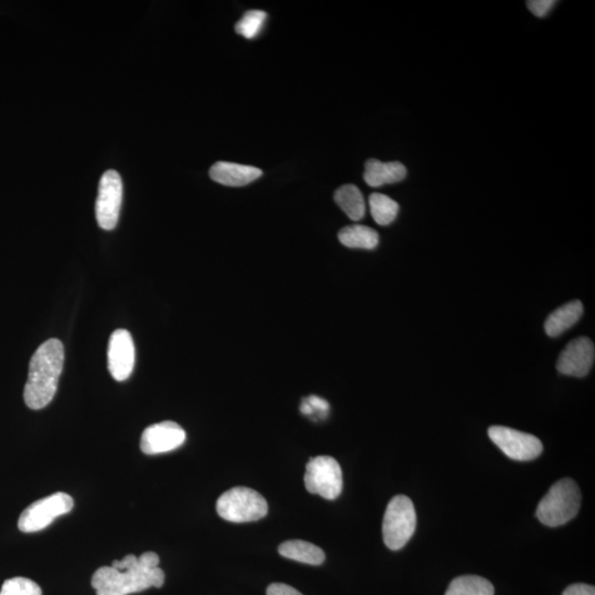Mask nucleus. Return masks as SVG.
I'll return each instance as SVG.
<instances>
[{"mask_svg":"<svg viewBox=\"0 0 595 595\" xmlns=\"http://www.w3.org/2000/svg\"><path fill=\"white\" fill-rule=\"evenodd\" d=\"M135 366V345L127 330L114 332L108 344V370L114 380L129 379Z\"/></svg>","mask_w":595,"mask_h":595,"instance_id":"nucleus-11","label":"nucleus"},{"mask_svg":"<svg viewBox=\"0 0 595 595\" xmlns=\"http://www.w3.org/2000/svg\"><path fill=\"white\" fill-rule=\"evenodd\" d=\"M261 176V169L233 162H216L210 169L212 180L227 187H244Z\"/></svg>","mask_w":595,"mask_h":595,"instance_id":"nucleus-13","label":"nucleus"},{"mask_svg":"<svg viewBox=\"0 0 595 595\" xmlns=\"http://www.w3.org/2000/svg\"><path fill=\"white\" fill-rule=\"evenodd\" d=\"M305 400L312 407V408H314L315 411L319 410L322 411V413H327V410L330 408L329 403L317 396H309Z\"/></svg>","mask_w":595,"mask_h":595,"instance_id":"nucleus-26","label":"nucleus"},{"mask_svg":"<svg viewBox=\"0 0 595 595\" xmlns=\"http://www.w3.org/2000/svg\"><path fill=\"white\" fill-rule=\"evenodd\" d=\"M489 436L512 460L532 461L543 453L544 446L537 436L508 426H490Z\"/></svg>","mask_w":595,"mask_h":595,"instance_id":"nucleus-8","label":"nucleus"},{"mask_svg":"<svg viewBox=\"0 0 595 595\" xmlns=\"http://www.w3.org/2000/svg\"><path fill=\"white\" fill-rule=\"evenodd\" d=\"M339 240L346 247L371 251L379 245L380 236L373 228L355 224L342 228Z\"/></svg>","mask_w":595,"mask_h":595,"instance_id":"nucleus-18","label":"nucleus"},{"mask_svg":"<svg viewBox=\"0 0 595 595\" xmlns=\"http://www.w3.org/2000/svg\"><path fill=\"white\" fill-rule=\"evenodd\" d=\"M563 595H595L593 585L575 583L564 590Z\"/></svg>","mask_w":595,"mask_h":595,"instance_id":"nucleus-24","label":"nucleus"},{"mask_svg":"<svg viewBox=\"0 0 595 595\" xmlns=\"http://www.w3.org/2000/svg\"><path fill=\"white\" fill-rule=\"evenodd\" d=\"M0 595H42V591L32 580L17 577L4 582Z\"/></svg>","mask_w":595,"mask_h":595,"instance_id":"nucleus-22","label":"nucleus"},{"mask_svg":"<svg viewBox=\"0 0 595 595\" xmlns=\"http://www.w3.org/2000/svg\"><path fill=\"white\" fill-rule=\"evenodd\" d=\"M414 503L405 495H397L387 506L383 522L384 543L390 550L404 548L416 532Z\"/></svg>","mask_w":595,"mask_h":595,"instance_id":"nucleus-5","label":"nucleus"},{"mask_svg":"<svg viewBox=\"0 0 595 595\" xmlns=\"http://www.w3.org/2000/svg\"><path fill=\"white\" fill-rule=\"evenodd\" d=\"M493 584L479 575H462L450 583L445 595H494Z\"/></svg>","mask_w":595,"mask_h":595,"instance_id":"nucleus-19","label":"nucleus"},{"mask_svg":"<svg viewBox=\"0 0 595 595\" xmlns=\"http://www.w3.org/2000/svg\"><path fill=\"white\" fill-rule=\"evenodd\" d=\"M158 554L145 553L141 557L128 554L113 562L111 567H102L93 574L92 587L96 595H129L149 588H161L165 572L159 568Z\"/></svg>","mask_w":595,"mask_h":595,"instance_id":"nucleus-1","label":"nucleus"},{"mask_svg":"<svg viewBox=\"0 0 595 595\" xmlns=\"http://www.w3.org/2000/svg\"><path fill=\"white\" fill-rule=\"evenodd\" d=\"M267 595H302L298 590L284 583H272L267 589Z\"/></svg>","mask_w":595,"mask_h":595,"instance_id":"nucleus-25","label":"nucleus"},{"mask_svg":"<svg viewBox=\"0 0 595 595\" xmlns=\"http://www.w3.org/2000/svg\"><path fill=\"white\" fill-rule=\"evenodd\" d=\"M406 176L407 169L398 161L381 162L377 159H370L365 163L364 180L370 187L391 185L403 181Z\"/></svg>","mask_w":595,"mask_h":595,"instance_id":"nucleus-14","label":"nucleus"},{"mask_svg":"<svg viewBox=\"0 0 595 595\" xmlns=\"http://www.w3.org/2000/svg\"><path fill=\"white\" fill-rule=\"evenodd\" d=\"M300 410L301 413L305 415H311L315 413L314 408H312V407L307 404L306 400H304V403L301 404Z\"/></svg>","mask_w":595,"mask_h":595,"instance_id":"nucleus-27","label":"nucleus"},{"mask_svg":"<svg viewBox=\"0 0 595 595\" xmlns=\"http://www.w3.org/2000/svg\"><path fill=\"white\" fill-rule=\"evenodd\" d=\"M595 347L589 337H578L565 346L559 356L557 370L567 376L584 377L594 364Z\"/></svg>","mask_w":595,"mask_h":595,"instance_id":"nucleus-12","label":"nucleus"},{"mask_svg":"<svg viewBox=\"0 0 595 595\" xmlns=\"http://www.w3.org/2000/svg\"><path fill=\"white\" fill-rule=\"evenodd\" d=\"M64 364V346L58 339H50L38 347L30 360L29 374L23 390L24 403L39 410L51 403L56 396Z\"/></svg>","mask_w":595,"mask_h":595,"instance_id":"nucleus-2","label":"nucleus"},{"mask_svg":"<svg viewBox=\"0 0 595 595\" xmlns=\"http://www.w3.org/2000/svg\"><path fill=\"white\" fill-rule=\"evenodd\" d=\"M216 512L227 522H256L267 515L268 504L264 496L256 490L237 486L220 496L216 503Z\"/></svg>","mask_w":595,"mask_h":595,"instance_id":"nucleus-4","label":"nucleus"},{"mask_svg":"<svg viewBox=\"0 0 595 595\" xmlns=\"http://www.w3.org/2000/svg\"><path fill=\"white\" fill-rule=\"evenodd\" d=\"M278 552L287 559L311 565H320L325 563V554L317 545L305 540H289L282 543Z\"/></svg>","mask_w":595,"mask_h":595,"instance_id":"nucleus-16","label":"nucleus"},{"mask_svg":"<svg viewBox=\"0 0 595 595\" xmlns=\"http://www.w3.org/2000/svg\"><path fill=\"white\" fill-rule=\"evenodd\" d=\"M74 500L67 493H54L37 500L23 510L18 520V528L23 533H37L60 516L71 512Z\"/></svg>","mask_w":595,"mask_h":595,"instance_id":"nucleus-7","label":"nucleus"},{"mask_svg":"<svg viewBox=\"0 0 595 595\" xmlns=\"http://www.w3.org/2000/svg\"><path fill=\"white\" fill-rule=\"evenodd\" d=\"M122 201V178L115 170H108L104 173L98 187L96 213L99 227L105 231H111L116 227Z\"/></svg>","mask_w":595,"mask_h":595,"instance_id":"nucleus-9","label":"nucleus"},{"mask_svg":"<svg viewBox=\"0 0 595 595\" xmlns=\"http://www.w3.org/2000/svg\"><path fill=\"white\" fill-rule=\"evenodd\" d=\"M266 18L267 14L265 12H261V10H250L235 24L236 32L248 40L254 39L261 32Z\"/></svg>","mask_w":595,"mask_h":595,"instance_id":"nucleus-21","label":"nucleus"},{"mask_svg":"<svg viewBox=\"0 0 595 595\" xmlns=\"http://www.w3.org/2000/svg\"><path fill=\"white\" fill-rule=\"evenodd\" d=\"M583 305L581 301L574 300L558 307L545 322V331L550 337L562 335L563 332L572 327L581 319Z\"/></svg>","mask_w":595,"mask_h":595,"instance_id":"nucleus-15","label":"nucleus"},{"mask_svg":"<svg viewBox=\"0 0 595 595\" xmlns=\"http://www.w3.org/2000/svg\"><path fill=\"white\" fill-rule=\"evenodd\" d=\"M369 202L371 216L379 225H389L398 215V203L389 197L381 195V193H373L371 195Z\"/></svg>","mask_w":595,"mask_h":595,"instance_id":"nucleus-20","label":"nucleus"},{"mask_svg":"<svg viewBox=\"0 0 595 595\" xmlns=\"http://www.w3.org/2000/svg\"><path fill=\"white\" fill-rule=\"evenodd\" d=\"M334 200L352 221H360L364 217L366 205L360 188L354 185H345L337 188Z\"/></svg>","mask_w":595,"mask_h":595,"instance_id":"nucleus-17","label":"nucleus"},{"mask_svg":"<svg viewBox=\"0 0 595 595\" xmlns=\"http://www.w3.org/2000/svg\"><path fill=\"white\" fill-rule=\"evenodd\" d=\"M554 5V0H530V2H527L530 12L539 18L547 16Z\"/></svg>","mask_w":595,"mask_h":595,"instance_id":"nucleus-23","label":"nucleus"},{"mask_svg":"<svg viewBox=\"0 0 595 595\" xmlns=\"http://www.w3.org/2000/svg\"><path fill=\"white\" fill-rule=\"evenodd\" d=\"M581 508V492L572 479H563L554 483L540 500L537 515L540 523L548 527H559L570 522Z\"/></svg>","mask_w":595,"mask_h":595,"instance_id":"nucleus-3","label":"nucleus"},{"mask_svg":"<svg viewBox=\"0 0 595 595\" xmlns=\"http://www.w3.org/2000/svg\"><path fill=\"white\" fill-rule=\"evenodd\" d=\"M186 431L173 421H163L149 426L143 431L141 440V449L143 453L156 455L170 453L185 444Z\"/></svg>","mask_w":595,"mask_h":595,"instance_id":"nucleus-10","label":"nucleus"},{"mask_svg":"<svg viewBox=\"0 0 595 595\" xmlns=\"http://www.w3.org/2000/svg\"><path fill=\"white\" fill-rule=\"evenodd\" d=\"M305 485L311 494L336 499L343 490V474L339 462L327 455L311 458L306 466Z\"/></svg>","mask_w":595,"mask_h":595,"instance_id":"nucleus-6","label":"nucleus"}]
</instances>
